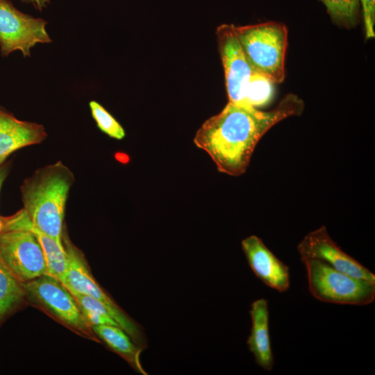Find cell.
<instances>
[{"instance_id": "1", "label": "cell", "mask_w": 375, "mask_h": 375, "mask_svg": "<svg viewBox=\"0 0 375 375\" xmlns=\"http://www.w3.org/2000/svg\"><path fill=\"white\" fill-rule=\"evenodd\" d=\"M303 108V100L294 94H287L268 111L228 101L220 112L203 122L194 142L208 153L219 172L238 176L247 170L262 137L283 119L300 115Z\"/></svg>"}, {"instance_id": "2", "label": "cell", "mask_w": 375, "mask_h": 375, "mask_svg": "<svg viewBox=\"0 0 375 375\" xmlns=\"http://www.w3.org/2000/svg\"><path fill=\"white\" fill-rule=\"evenodd\" d=\"M74 181L73 172L57 161L35 170L20 187L22 209L31 224L62 246L65 206Z\"/></svg>"}, {"instance_id": "3", "label": "cell", "mask_w": 375, "mask_h": 375, "mask_svg": "<svg viewBox=\"0 0 375 375\" xmlns=\"http://www.w3.org/2000/svg\"><path fill=\"white\" fill-rule=\"evenodd\" d=\"M235 31L244 53L253 67L274 83L285 78V57L288 29L279 22H268L235 26Z\"/></svg>"}, {"instance_id": "4", "label": "cell", "mask_w": 375, "mask_h": 375, "mask_svg": "<svg viewBox=\"0 0 375 375\" xmlns=\"http://www.w3.org/2000/svg\"><path fill=\"white\" fill-rule=\"evenodd\" d=\"M308 290L316 299L331 303L365 306L375 299V283L354 278L315 259H301Z\"/></svg>"}, {"instance_id": "5", "label": "cell", "mask_w": 375, "mask_h": 375, "mask_svg": "<svg viewBox=\"0 0 375 375\" xmlns=\"http://www.w3.org/2000/svg\"><path fill=\"white\" fill-rule=\"evenodd\" d=\"M0 232V259L22 283L49 274L45 256L37 237L12 217H3Z\"/></svg>"}, {"instance_id": "6", "label": "cell", "mask_w": 375, "mask_h": 375, "mask_svg": "<svg viewBox=\"0 0 375 375\" xmlns=\"http://www.w3.org/2000/svg\"><path fill=\"white\" fill-rule=\"evenodd\" d=\"M26 299L80 335L99 342L68 288L47 274L23 283Z\"/></svg>"}, {"instance_id": "7", "label": "cell", "mask_w": 375, "mask_h": 375, "mask_svg": "<svg viewBox=\"0 0 375 375\" xmlns=\"http://www.w3.org/2000/svg\"><path fill=\"white\" fill-rule=\"evenodd\" d=\"M62 243L67 258L65 285L69 290L89 295L99 301L132 340L143 349L147 348V339L142 328L100 287L93 277L84 255L72 243L65 231L62 237Z\"/></svg>"}, {"instance_id": "8", "label": "cell", "mask_w": 375, "mask_h": 375, "mask_svg": "<svg viewBox=\"0 0 375 375\" xmlns=\"http://www.w3.org/2000/svg\"><path fill=\"white\" fill-rule=\"evenodd\" d=\"M47 22L17 10L8 0H0V49L3 56L19 50L24 57L38 43L51 42Z\"/></svg>"}, {"instance_id": "9", "label": "cell", "mask_w": 375, "mask_h": 375, "mask_svg": "<svg viewBox=\"0 0 375 375\" xmlns=\"http://www.w3.org/2000/svg\"><path fill=\"white\" fill-rule=\"evenodd\" d=\"M297 250L301 259L318 260L351 276L375 283V275L343 251L331 239L324 226L306 235L298 244Z\"/></svg>"}, {"instance_id": "10", "label": "cell", "mask_w": 375, "mask_h": 375, "mask_svg": "<svg viewBox=\"0 0 375 375\" xmlns=\"http://www.w3.org/2000/svg\"><path fill=\"white\" fill-rule=\"evenodd\" d=\"M216 35L228 101L241 104L246 86L254 69L244 53L234 25L219 26Z\"/></svg>"}, {"instance_id": "11", "label": "cell", "mask_w": 375, "mask_h": 375, "mask_svg": "<svg viewBox=\"0 0 375 375\" xmlns=\"http://www.w3.org/2000/svg\"><path fill=\"white\" fill-rule=\"evenodd\" d=\"M242 251L254 274L267 286L280 292L290 285L289 267L279 260L256 235L242 241Z\"/></svg>"}, {"instance_id": "12", "label": "cell", "mask_w": 375, "mask_h": 375, "mask_svg": "<svg viewBox=\"0 0 375 375\" xmlns=\"http://www.w3.org/2000/svg\"><path fill=\"white\" fill-rule=\"evenodd\" d=\"M47 138L43 125L19 120L0 107V165L14 151L40 144Z\"/></svg>"}, {"instance_id": "13", "label": "cell", "mask_w": 375, "mask_h": 375, "mask_svg": "<svg viewBox=\"0 0 375 375\" xmlns=\"http://www.w3.org/2000/svg\"><path fill=\"white\" fill-rule=\"evenodd\" d=\"M249 313L251 329L247 339L249 349L258 365L270 372L274 366V357L269 337L267 301L262 298L254 301Z\"/></svg>"}, {"instance_id": "14", "label": "cell", "mask_w": 375, "mask_h": 375, "mask_svg": "<svg viewBox=\"0 0 375 375\" xmlns=\"http://www.w3.org/2000/svg\"><path fill=\"white\" fill-rule=\"evenodd\" d=\"M92 328L99 340L123 358L137 372L148 374L140 362L143 349L137 345L122 328L112 325H95Z\"/></svg>"}, {"instance_id": "15", "label": "cell", "mask_w": 375, "mask_h": 375, "mask_svg": "<svg viewBox=\"0 0 375 375\" xmlns=\"http://www.w3.org/2000/svg\"><path fill=\"white\" fill-rule=\"evenodd\" d=\"M12 216L17 223L28 228L34 233L43 249L49 274L54 276L65 285L67 258L63 245L59 244L53 238L35 228L30 222L23 209Z\"/></svg>"}, {"instance_id": "16", "label": "cell", "mask_w": 375, "mask_h": 375, "mask_svg": "<svg viewBox=\"0 0 375 375\" xmlns=\"http://www.w3.org/2000/svg\"><path fill=\"white\" fill-rule=\"evenodd\" d=\"M26 300L23 283L0 259V324Z\"/></svg>"}, {"instance_id": "17", "label": "cell", "mask_w": 375, "mask_h": 375, "mask_svg": "<svg viewBox=\"0 0 375 375\" xmlns=\"http://www.w3.org/2000/svg\"><path fill=\"white\" fill-rule=\"evenodd\" d=\"M274 83L267 76L253 70L246 86L241 104L256 108L268 105L274 96Z\"/></svg>"}, {"instance_id": "18", "label": "cell", "mask_w": 375, "mask_h": 375, "mask_svg": "<svg viewBox=\"0 0 375 375\" xmlns=\"http://www.w3.org/2000/svg\"><path fill=\"white\" fill-rule=\"evenodd\" d=\"M69 291L73 294L83 316L91 326L95 325L119 326L99 301L87 294L73 290Z\"/></svg>"}, {"instance_id": "19", "label": "cell", "mask_w": 375, "mask_h": 375, "mask_svg": "<svg viewBox=\"0 0 375 375\" xmlns=\"http://www.w3.org/2000/svg\"><path fill=\"white\" fill-rule=\"evenodd\" d=\"M331 19L347 28L355 26L358 20L359 0H321Z\"/></svg>"}, {"instance_id": "20", "label": "cell", "mask_w": 375, "mask_h": 375, "mask_svg": "<svg viewBox=\"0 0 375 375\" xmlns=\"http://www.w3.org/2000/svg\"><path fill=\"white\" fill-rule=\"evenodd\" d=\"M89 106L94 120L103 133L117 140L124 138L123 127L104 107L96 101H90Z\"/></svg>"}, {"instance_id": "21", "label": "cell", "mask_w": 375, "mask_h": 375, "mask_svg": "<svg viewBox=\"0 0 375 375\" xmlns=\"http://www.w3.org/2000/svg\"><path fill=\"white\" fill-rule=\"evenodd\" d=\"M365 36L367 39L375 36V0H361Z\"/></svg>"}, {"instance_id": "22", "label": "cell", "mask_w": 375, "mask_h": 375, "mask_svg": "<svg viewBox=\"0 0 375 375\" xmlns=\"http://www.w3.org/2000/svg\"><path fill=\"white\" fill-rule=\"evenodd\" d=\"M12 165L10 161H7L3 162L0 165V191L1 187L6 179L8 174L10 173ZM4 230V224H3V217L0 216V232L3 231Z\"/></svg>"}, {"instance_id": "23", "label": "cell", "mask_w": 375, "mask_h": 375, "mask_svg": "<svg viewBox=\"0 0 375 375\" xmlns=\"http://www.w3.org/2000/svg\"><path fill=\"white\" fill-rule=\"evenodd\" d=\"M22 2L31 3L37 10L40 11L46 8L50 0H21Z\"/></svg>"}]
</instances>
